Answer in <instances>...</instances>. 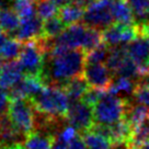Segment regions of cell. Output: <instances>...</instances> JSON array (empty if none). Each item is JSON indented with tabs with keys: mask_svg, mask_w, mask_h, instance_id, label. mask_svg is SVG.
Returning a JSON list of instances; mask_svg holds the SVG:
<instances>
[{
	"mask_svg": "<svg viewBox=\"0 0 149 149\" xmlns=\"http://www.w3.org/2000/svg\"><path fill=\"white\" fill-rule=\"evenodd\" d=\"M86 64L84 49H68L55 45L53 42L51 51L46 54L42 79L46 86L64 88L71 79L82 76Z\"/></svg>",
	"mask_w": 149,
	"mask_h": 149,
	"instance_id": "obj_1",
	"label": "cell"
},
{
	"mask_svg": "<svg viewBox=\"0 0 149 149\" xmlns=\"http://www.w3.org/2000/svg\"><path fill=\"white\" fill-rule=\"evenodd\" d=\"M32 101L37 113L53 122L66 118L70 107L65 90L55 86H46Z\"/></svg>",
	"mask_w": 149,
	"mask_h": 149,
	"instance_id": "obj_2",
	"label": "cell"
},
{
	"mask_svg": "<svg viewBox=\"0 0 149 149\" xmlns=\"http://www.w3.org/2000/svg\"><path fill=\"white\" fill-rule=\"evenodd\" d=\"M130 101L107 92L93 107L94 124L111 126L125 117Z\"/></svg>",
	"mask_w": 149,
	"mask_h": 149,
	"instance_id": "obj_3",
	"label": "cell"
},
{
	"mask_svg": "<svg viewBox=\"0 0 149 149\" xmlns=\"http://www.w3.org/2000/svg\"><path fill=\"white\" fill-rule=\"evenodd\" d=\"M36 110L30 99L10 100L7 115L19 134L28 137L36 127Z\"/></svg>",
	"mask_w": 149,
	"mask_h": 149,
	"instance_id": "obj_4",
	"label": "cell"
},
{
	"mask_svg": "<svg viewBox=\"0 0 149 149\" xmlns=\"http://www.w3.org/2000/svg\"><path fill=\"white\" fill-rule=\"evenodd\" d=\"M113 0H95L84 9L82 23L102 32L114 22Z\"/></svg>",
	"mask_w": 149,
	"mask_h": 149,
	"instance_id": "obj_5",
	"label": "cell"
},
{
	"mask_svg": "<svg viewBox=\"0 0 149 149\" xmlns=\"http://www.w3.org/2000/svg\"><path fill=\"white\" fill-rule=\"evenodd\" d=\"M71 126L78 132H87L94 125L93 107L81 101L70 103L69 110L67 112L66 118Z\"/></svg>",
	"mask_w": 149,
	"mask_h": 149,
	"instance_id": "obj_6",
	"label": "cell"
},
{
	"mask_svg": "<svg viewBox=\"0 0 149 149\" xmlns=\"http://www.w3.org/2000/svg\"><path fill=\"white\" fill-rule=\"evenodd\" d=\"M89 26L84 23H76L65 29L58 37L53 41L55 45L65 47L68 49L81 48L84 49L87 37H88Z\"/></svg>",
	"mask_w": 149,
	"mask_h": 149,
	"instance_id": "obj_7",
	"label": "cell"
},
{
	"mask_svg": "<svg viewBox=\"0 0 149 149\" xmlns=\"http://www.w3.org/2000/svg\"><path fill=\"white\" fill-rule=\"evenodd\" d=\"M127 55L139 68L143 78H149V40L138 36L125 45Z\"/></svg>",
	"mask_w": 149,
	"mask_h": 149,
	"instance_id": "obj_8",
	"label": "cell"
},
{
	"mask_svg": "<svg viewBox=\"0 0 149 149\" xmlns=\"http://www.w3.org/2000/svg\"><path fill=\"white\" fill-rule=\"evenodd\" d=\"M82 76L90 88L107 91L113 82V74L104 64H86Z\"/></svg>",
	"mask_w": 149,
	"mask_h": 149,
	"instance_id": "obj_9",
	"label": "cell"
},
{
	"mask_svg": "<svg viewBox=\"0 0 149 149\" xmlns=\"http://www.w3.org/2000/svg\"><path fill=\"white\" fill-rule=\"evenodd\" d=\"M45 87L46 84L41 77L24 76L23 79L19 84H15L12 89H10V100H21V99L33 100L42 92Z\"/></svg>",
	"mask_w": 149,
	"mask_h": 149,
	"instance_id": "obj_10",
	"label": "cell"
},
{
	"mask_svg": "<svg viewBox=\"0 0 149 149\" xmlns=\"http://www.w3.org/2000/svg\"><path fill=\"white\" fill-rule=\"evenodd\" d=\"M43 22L44 21L37 14L30 19L22 20L18 31L15 32V38L25 43L41 37L43 32Z\"/></svg>",
	"mask_w": 149,
	"mask_h": 149,
	"instance_id": "obj_11",
	"label": "cell"
},
{
	"mask_svg": "<svg viewBox=\"0 0 149 149\" xmlns=\"http://www.w3.org/2000/svg\"><path fill=\"white\" fill-rule=\"evenodd\" d=\"M24 74L18 61H11L3 64L0 74V88L5 90L12 89L23 79Z\"/></svg>",
	"mask_w": 149,
	"mask_h": 149,
	"instance_id": "obj_12",
	"label": "cell"
},
{
	"mask_svg": "<svg viewBox=\"0 0 149 149\" xmlns=\"http://www.w3.org/2000/svg\"><path fill=\"white\" fill-rule=\"evenodd\" d=\"M90 88L89 84H87L84 76H78L74 79H71L69 82H67L64 87L67 97L69 99L70 103L81 101L84 98V93L87 92V90Z\"/></svg>",
	"mask_w": 149,
	"mask_h": 149,
	"instance_id": "obj_13",
	"label": "cell"
},
{
	"mask_svg": "<svg viewBox=\"0 0 149 149\" xmlns=\"http://www.w3.org/2000/svg\"><path fill=\"white\" fill-rule=\"evenodd\" d=\"M55 140V136L49 133L33 132L25 139V149H52Z\"/></svg>",
	"mask_w": 149,
	"mask_h": 149,
	"instance_id": "obj_14",
	"label": "cell"
},
{
	"mask_svg": "<svg viewBox=\"0 0 149 149\" xmlns=\"http://www.w3.org/2000/svg\"><path fill=\"white\" fill-rule=\"evenodd\" d=\"M84 13V8H81L74 2H71V3H68L64 7H61L58 10L57 15L61 18V20L64 22L66 26H69V25L79 23L80 21H82Z\"/></svg>",
	"mask_w": 149,
	"mask_h": 149,
	"instance_id": "obj_15",
	"label": "cell"
},
{
	"mask_svg": "<svg viewBox=\"0 0 149 149\" xmlns=\"http://www.w3.org/2000/svg\"><path fill=\"white\" fill-rule=\"evenodd\" d=\"M21 24V19L13 9L0 7V29L7 34L15 33Z\"/></svg>",
	"mask_w": 149,
	"mask_h": 149,
	"instance_id": "obj_16",
	"label": "cell"
},
{
	"mask_svg": "<svg viewBox=\"0 0 149 149\" xmlns=\"http://www.w3.org/2000/svg\"><path fill=\"white\" fill-rule=\"evenodd\" d=\"M113 18L116 23L132 24L135 23V17L130 6L125 2V0H114L113 1Z\"/></svg>",
	"mask_w": 149,
	"mask_h": 149,
	"instance_id": "obj_17",
	"label": "cell"
},
{
	"mask_svg": "<svg viewBox=\"0 0 149 149\" xmlns=\"http://www.w3.org/2000/svg\"><path fill=\"white\" fill-rule=\"evenodd\" d=\"M125 24L113 23L102 31V41L109 47L120 46L123 43V33Z\"/></svg>",
	"mask_w": 149,
	"mask_h": 149,
	"instance_id": "obj_18",
	"label": "cell"
},
{
	"mask_svg": "<svg viewBox=\"0 0 149 149\" xmlns=\"http://www.w3.org/2000/svg\"><path fill=\"white\" fill-rule=\"evenodd\" d=\"M148 115H149V110L148 107H144L141 104H128V107H127V111H126L125 114V118L126 121L130 123L133 130L139 126L140 124H143L144 122H146L148 120Z\"/></svg>",
	"mask_w": 149,
	"mask_h": 149,
	"instance_id": "obj_19",
	"label": "cell"
},
{
	"mask_svg": "<svg viewBox=\"0 0 149 149\" xmlns=\"http://www.w3.org/2000/svg\"><path fill=\"white\" fill-rule=\"evenodd\" d=\"M67 28L64 22L61 20L58 15H55L53 18H49L43 22V32L42 36L47 40H55Z\"/></svg>",
	"mask_w": 149,
	"mask_h": 149,
	"instance_id": "obj_20",
	"label": "cell"
},
{
	"mask_svg": "<svg viewBox=\"0 0 149 149\" xmlns=\"http://www.w3.org/2000/svg\"><path fill=\"white\" fill-rule=\"evenodd\" d=\"M82 138L89 149H111L112 143L105 136L93 130H89L82 133Z\"/></svg>",
	"mask_w": 149,
	"mask_h": 149,
	"instance_id": "obj_21",
	"label": "cell"
},
{
	"mask_svg": "<svg viewBox=\"0 0 149 149\" xmlns=\"http://www.w3.org/2000/svg\"><path fill=\"white\" fill-rule=\"evenodd\" d=\"M127 56L128 55H127L125 46L111 47L109 57H107V61H105V65L107 66V68L110 69L112 74H115L116 71L118 70V68L121 67V65L127 58Z\"/></svg>",
	"mask_w": 149,
	"mask_h": 149,
	"instance_id": "obj_22",
	"label": "cell"
},
{
	"mask_svg": "<svg viewBox=\"0 0 149 149\" xmlns=\"http://www.w3.org/2000/svg\"><path fill=\"white\" fill-rule=\"evenodd\" d=\"M22 47H23V43L19 41L18 38H15V37L8 38V41L0 49V56L5 61H17L21 54Z\"/></svg>",
	"mask_w": 149,
	"mask_h": 149,
	"instance_id": "obj_23",
	"label": "cell"
},
{
	"mask_svg": "<svg viewBox=\"0 0 149 149\" xmlns=\"http://www.w3.org/2000/svg\"><path fill=\"white\" fill-rule=\"evenodd\" d=\"M12 9L18 13L21 21L36 15V6L34 0H13Z\"/></svg>",
	"mask_w": 149,
	"mask_h": 149,
	"instance_id": "obj_24",
	"label": "cell"
},
{
	"mask_svg": "<svg viewBox=\"0 0 149 149\" xmlns=\"http://www.w3.org/2000/svg\"><path fill=\"white\" fill-rule=\"evenodd\" d=\"M137 81L126 77H117L116 80H114L111 84L110 88L107 89V92L117 95L118 93L124 92V93H132L134 92Z\"/></svg>",
	"mask_w": 149,
	"mask_h": 149,
	"instance_id": "obj_25",
	"label": "cell"
},
{
	"mask_svg": "<svg viewBox=\"0 0 149 149\" xmlns=\"http://www.w3.org/2000/svg\"><path fill=\"white\" fill-rule=\"evenodd\" d=\"M125 2L132 9L137 22L149 21V0H125Z\"/></svg>",
	"mask_w": 149,
	"mask_h": 149,
	"instance_id": "obj_26",
	"label": "cell"
},
{
	"mask_svg": "<svg viewBox=\"0 0 149 149\" xmlns=\"http://www.w3.org/2000/svg\"><path fill=\"white\" fill-rule=\"evenodd\" d=\"M111 47L107 44H100L99 46L94 47L90 51L86 52V61L87 64H103L107 61Z\"/></svg>",
	"mask_w": 149,
	"mask_h": 149,
	"instance_id": "obj_27",
	"label": "cell"
},
{
	"mask_svg": "<svg viewBox=\"0 0 149 149\" xmlns=\"http://www.w3.org/2000/svg\"><path fill=\"white\" fill-rule=\"evenodd\" d=\"M35 6H36V14L43 21L58 14L59 7L53 0H41L36 2Z\"/></svg>",
	"mask_w": 149,
	"mask_h": 149,
	"instance_id": "obj_28",
	"label": "cell"
},
{
	"mask_svg": "<svg viewBox=\"0 0 149 149\" xmlns=\"http://www.w3.org/2000/svg\"><path fill=\"white\" fill-rule=\"evenodd\" d=\"M133 95L136 103L149 109V82H137Z\"/></svg>",
	"mask_w": 149,
	"mask_h": 149,
	"instance_id": "obj_29",
	"label": "cell"
},
{
	"mask_svg": "<svg viewBox=\"0 0 149 149\" xmlns=\"http://www.w3.org/2000/svg\"><path fill=\"white\" fill-rule=\"evenodd\" d=\"M78 136V132L74 128V126H66L64 130H61V133L56 136L59 140H61L63 143H65L66 145H68L71 140L76 138Z\"/></svg>",
	"mask_w": 149,
	"mask_h": 149,
	"instance_id": "obj_30",
	"label": "cell"
},
{
	"mask_svg": "<svg viewBox=\"0 0 149 149\" xmlns=\"http://www.w3.org/2000/svg\"><path fill=\"white\" fill-rule=\"evenodd\" d=\"M9 101L10 97L7 93L5 89L0 88V116L5 115L6 112H8V107H9Z\"/></svg>",
	"mask_w": 149,
	"mask_h": 149,
	"instance_id": "obj_31",
	"label": "cell"
},
{
	"mask_svg": "<svg viewBox=\"0 0 149 149\" xmlns=\"http://www.w3.org/2000/svg\"><path fill=\"white\" fill-rule=\"evenodd\" d=\"M67 149H89V147L84 143L82 136L78 135L67 145Z\"/></svg>",
	"mask_w": 149,
	"mask_h": 149,
	"instance_id": "obj_32",
	"label": "cell"
},
{
	"mask_svg": "<svg viewBox=\"0 0 149 149\" xmlns=\"http://www.w3.org/2000/svg\"><path fill=\"white\" fill-rule=\"evenodd\" d=\"M94 1H95V0H72L74 3H76L77 6L81 7V8H84V9H86L89 5H91Z\"/></svg>",
	"mask_w": 149,
	"mask_h": 149,
	"instance_id": "obj_33",
	"label": "cell"
},
{
	"mask_svg": "<svg viewBox=\"0 0 149 149\" xmlns=\"http://www.w3.org/2000/svg\"><path fill=\"white\" fill-rule=\"evenodd\" d=\"M8 41V36H7V33H5L1 29H0V49L1 47L5 45V43Z\"/></svg>",
	"mask_w": 149,
	"mask_h": 149,
	"instance_id": "obj_34",
	"label": "cell"
},
{
	"mask_svg": "<svg viewBox=\"0 0 149 149\" xmlns=\"http://www.w3.org/2000/svg\"><path fill=\"white\" fill-rule=\"evenodd\" d=\"M54 2H55L56 5L58 6L59 8L61 7H64V6L68 5V3H71L72 2V0H53Z\"/></svg>",
	"mask_w": 149,
	"mask_h": 149,
	"instance_id": "obj_35",
	"label": "cell"
},
{
	"mask_svg": "<svg viewBox=\"0 0 149 149\" xmlns=\"http://www.w3.org/2000/svg\"><path fill=\"white\" fill-rule=\"evenodd\" d=\"M141 149H149V140H148V141H146V143L143 145Z\"/></svg>",
	"mask_w": 149,
	"mask_h": 149,
	"instance_id": "obj_36",
	"label": "cell"
},
{
	"mask_svg": "<svg viewBox=\"0 0 149 149\" xmlns=\"http://www.w3.org/2000/svg\"><path fill=\"white\" fill-rule=\"evenodd\" d=\"M2 57L0 56V74H1V70H2V67H3V63H2Z\"/></svg>",
	"mask_w": 149,
	"mask_h": 149,
	"instance_id": "obj_37",
	"label": "cell"
},
{
	"mask_svg": "<svg viewBox=\"0 0 149 149\" xmlns=\"http://www.w3.org/2000/svg\"><path fill=\"white\" fill-rule=\"evenodd\" d=\"M0 149H8V148H0Z\"/></svg>",
	"mask_w": 149,
	"mask_h": 149,
	"instance_id": "obj_38",
	"label": "cell"
},
{
	"mask_svg": "<svg viewBox=\"0 0 149 149\" xmlns=\"http://www.w3.org/2000/svg\"><path fill=\"white\" fill-rule=\"evenodd\" d=\"M148 120H149V115H148Z\"/></svg>",
	"mask_w": 149,
	"mask_h": 149,
	"instance_id": "obj_39",
	"label": "cell"
},
{
	"mask_svg": "<svg viewBox=\"0 0 149 149\" xmlns=\"http://www.w3.org/2000/svg\"><path fill=\"white\" fill-rule=\"evenodd\" d=\"M127 149H132V148H127Z\"/></svg>",
	"mask_w": 149,
	"mask_h": 149,
	"instance_id": "obj_40",
	"label": "cell"
}]
</instances>
